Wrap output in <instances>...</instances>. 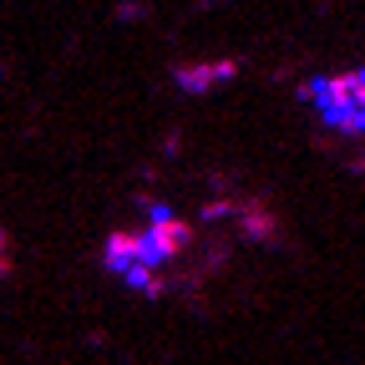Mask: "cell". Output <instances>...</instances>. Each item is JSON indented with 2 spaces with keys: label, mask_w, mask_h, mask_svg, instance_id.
I'll use <instances>...</instances> for the list:
<instances>
[{
  "label": "cell",
  "mask_w": 365,
  "mask_h": 365,
  "mask_svg": "<svg viewBox=\"0 0 365 365\" xmlns=\"http://www.w3.org/2000/svg\"><path fill=\"white\" fill-rule=\"evenodd\" d=\"M304 107L319 117L330 137H345V143H365V66L350 71H330V76H309L299 86Z\"/></svg>",
  "instance_id": "1"
},
{
  "label": "cell",
  "mask_w": 365,
  "mask_h": 365,
  "mask_svg": "<svg viewBox=\"0 0 365 365\" xmlns=\"http://www.w3.org/2000/svg\"><path fill=\"white\" fill-rule=\"evenodd\" d=\"M234 71H239L234 61H223V66H213V71H208V66H182V71H178V81H182V86H198V91H208V86H218L223 76H234Z\"/></svg>",
  "instance_id": "2"
},
{
  "label": "cell",
  "mask_w": 365,
  "mask_h": 365,
  "mask_svg": "<svg viewBox=\"0 0 365 365\" xmlns=\"http://www.w3.org/2000/svg\"><path fill=\"white\" fill-rule=\"evenodd\" d=\"M11 274V239H6V228H0V279Z\"/></svg>",
  "instance_id": "3"
}]
</instances>
